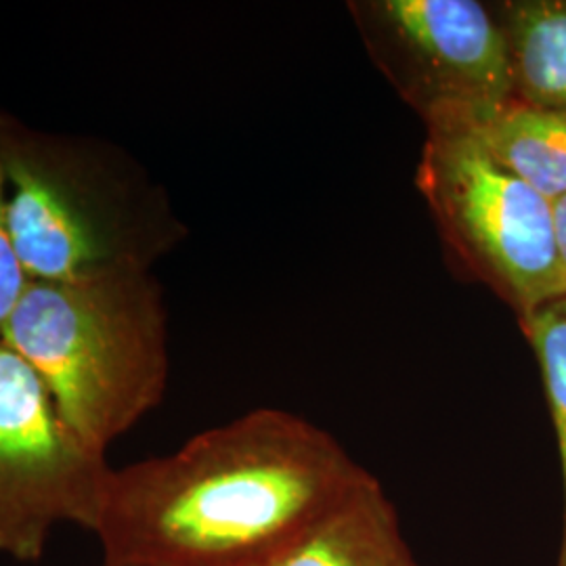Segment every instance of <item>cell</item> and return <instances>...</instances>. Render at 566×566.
<instances>
[{
    "label": "cell",
    "instance_id": "cell-1",
    "mask_svg": "<svg viewBox=\"0 0 566 566\" xmlns=\"http://www.w3.org/2000/svg\"><path fill=\"white\" fill-rule=\"evenodd\" d=\"M369 476L324 428L261 407L114 470L93 533L103 560L259 566Z\"/></svg>",
    "mask_w": 566,
    "mask_h": 566
},
{
    "label": "cell",
    "instance_id": "cell-2",
    "mask_svg": "<svg viewBox=\"0 0 566 566\" xmlns=\"http://www.w3.org/2000/svg\"><path fill=\"white\" fill-rule=\"evenodd\" d=\"M7 217L28 282L151 269L182 238L163 189L112 143L0 112Z\"/></svg>",
    "mask_w": 566,
    "mask_h": 566
},
{
    "label": "cell",
    "instance_id": "cell-3",
    "mask_svg": "<svg viewBox=\"0 0 566 566\" xmlns=\"http://www.w3.org/2000/svg\"><path fill=\"white\" fill-rule=\"evenodd\" d=\"M0 338L39 374L67 424L99 451L166 395L168 313L151 269L28 283Z\"/></svg>",
    "mask_w": 566,
    "mask_h": 566
},
{
    "label": "cell",
    "instance_id": "cell-4",
    "mask_svg": "<svg viewBox=\"0 0 566 566\" xmlns=\"http://www.w3.org/2000/svg\"><path fill=\"white\" fill-rule=\"evenodd\" d=\"M418 185L455 252L523 315L565 298L554 202L479 139L458 128H428Z\"/></svg>",
    "mask_w": 566,
    "mask_h": 566
},
{
    "label": "cell",
    "instance_id": "cell-5",
    "mask_svg": "<svg viewBox=\"0 0 566 566\" xmlns=\"http://www.w3.org/2000/svg\"><path fill=\"white\" fill-rule=\"evenodd\" d=\"M114 468L0 338V552L39 563L55 526L97 523Z\"/></svg>",
    "mask_w": 566,
    "mask_h": 566
},
{
    "label": "cell",
    "instance_id": "cell-6",
    "mask_svg": "<svg viewBox=\"0 0 566 566\" xmlns=\"http://www.w3.org/2000/svg\"><path fill=\"white\" fill-rule=\"evenodd\" d=\"M359 9L428 128H458L518 99L504 23L483 2L378 0Z\"/></svg>",
    "mask_w": 566,
    "mask_h": 566
},
{
    "label": "cell",
    "instance_id": "cell-7",
    "mask_svg": "<svg viewBox=\"0 0 566 566\" xmlns=\"http://www.w3.org/2000/svg\"><path fill=\"white\" fill-rule=\"evenodd\" d=\"M259 566H422L405 542L397 510L371 474Z\"/></svg>",
    "mask_w": 566,
    "mask_h": 566
},
{
    "label": "cell",
    "instance_id": "cell-8",
    "mask_svg": "<svg viewBox=\"0 0 566 566\" xmlns=\"http://www.w3.org/2000/svg\"><path fill=\"white\" fill-rule=\"evenodd\" d=\"M547 200L566 196V112L514 99L458 126Z\"/></svg>",
    "mask_w": 566,
    "mask_h": 566
},
{
    "label": "cell",
    "instance_id": "cell-9",
    "mask_svg": "<svg viewBox=\"0 0 566 566\" xmlns=\"http://www.w3.org/2000/svg\"><path fill=\"white\" fill-rule=\"evenodd\" d=\"M516 97L566 112V0H518L502 9Z\"/></svg>",
    "mask_w": 566,
    "mask_h": 566
},
{
    "label": "cell",
    "instance_id": "cell-10",
    "mask_svg": "<svg viewBox=\"0 0 566 566\" xmlns=\"http://www.w3.org/2000/svg\"><path fill=\"white\" fill-rule=\"evenodd\" d=\"M525 319V332L542 367L547 401L558 437L563 476H565V535L558 566H566V296L544 304Z\"/></svg>",
    "mask_w": 566,
    "mask_h": 566
},
{
    "label": "cell",
    "instance_id": "cell-11",
    "mask_svg": "<svg viewBox=\"0 0 566 566\" xmlns=\"http://www.w3.org/2000/svg\"><path fill=\"white\" fill-rule=\"evenodd\" d=\"M28 277L21 269L15 245L9 231L7 217V170H4V154H2V137H0V336L9 322L11 313L21 301Z\"/></svg>",
    "mask_w": 566,
    "mask_h": 566
},
{
    "label": "cell",
    "instance_id": "cell-12",
    "mask_svg": "<svg viewBox=\"0 0 566 566\" xmlns=\"http://www.w3.org/2000/svg\"><path fill=\"white\" fill-rule=\"evenodd\" d=\"M554 233H556V248H558V259L563 266V275L566 282V196L554 200Z\"/></svg>",
    "mask_w": 566,
    "mask_h": 566
},
{
    "label": "cell",
    "instance_id": "cell-13",
    "mask_svg": "<svg viewBox=\"0 0 566 566\" xmlns=\"http://www.w3.org/2000/svg\"><path fill=\"white\" fill-rule=\"evenodd\" d=\"M99 566H158V565H143V563H118V560H103Z\"/></svg>",
    "mask_w": 566,
    "mask_h": 566
}]
</instances>
